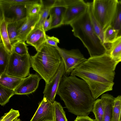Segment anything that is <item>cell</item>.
I'll list each match as a JSON object with an SVG mask.
<instances>
[{"label":"cell","mask_w":121,"mask_h":121,"mask_svg":"<svg viewBox=\"0 0 121 121\" xmlns=\"http://www.w3.org/2000/svg\"><path fill=\"white\" fill-rule=\"evenodd\" d=\"M118 63L105 52L90 57L71 72L87 83L95 100L104 93L112 90L115 70Z\"/></svg>","instance_id":"obj_1"},{"label":"cell","mask_w":121,"mask_h":121,"mask_svg":"<svg viewBox=\"0 0 121 121\" xmlns=\"http://www.w3.org/2000/svg\"><path fill=\"white\" fill-rule=\"evenodd\" d=\"M56 95L64 101L68 111L77 116H88L95 100L86 82L71 75L63 76Z\"/></svg>","instance_id":"obj_2"},{"label":"cell","mask_w":121,"mask_h":121,"mask_svg":"<svg viewBox=\"0 0 121 121\" xmlns=\"http://www.w3.org/2000/svg\"><path fill=\"white\" fill-rule=\"evenodd\" d=\"M70 25L73 35L79 39L92 57L106 52L104 46L96 35L92 26L88 9L86 11Z\"/></svg>","instance_id":"obj_3"},{"label":"cell","mask_w":121,"mask_h":121,"mask_svg":"<svg viewBox=\"0 0 121 121\" xmlns=\"http://www.w3.org/2000/svg\"><path fill=\"white\" fill-rule=\"evenodd\" d=\"M61 59L56 48L45 43L39 51L31 56V67L46 84L58 70Z\"/></svg>","instance_id":"obj_4"},{"label":"cell","mask_w":121,"mask_h":121,"mask_svg":"<svg viewBox=\"0 0 121 121\" xmlns=\"http://www.w3.org/2000/svg\"><path fill=\"white\" fill-rule=\"evenodd\" d=\"M118 0H94L92 11L94 17L104 30L111 25L115 16Z\"/></svg>","instance_id":"obj_5"},{"label":"cell","mask_w":121,"mask_h":121,"mask_svg":"<svg viewBox=\"0 0 121 121\" xmlns=\"http://www.w3.org/2000/svg\"><path fill=\"white\" fill-rule=\"evenodd\" d=\"M31 56L29 53L21 55L14 52L10 55L6 69L5 73L17 77L25 78L30 75L31 67Z\"/></svg>","instance_id":"obj_6"},{"label":"cell","mask_w":121,"mask_h":121,"mask_svg":"<svg viewBox=\"0 0 121 121\" xmlns=\"http://www.w3.org/2000/svg\"><path fill=\"white\" fill-rule=\"evenodd\" d=\"M56 48L64 63L65 74L71 73L74 69L87 59L78 49L68 50L60 48L58 46Z\"/></svg>","instance_id":"obj_7"},{"label":"cell","mask_w":121,"mask_h":121,"mask_svg":"<svg viewBox=\"0 0 121 121\" xmlns=\"http://www.w3.org/2000/svg\"><path fill=\"white\" fill-rule=\"evenodd\" d=\"M0 16L7 23L14 22L27 17L26 6L12 5L0 1Z\"/></svg>","instance_id":"obj_8"},{"label":"cell","mask_w":121,"mask_h":121,"mask_svg":"<svg viewBox=\"0 0 121 121\" xmlns=\"http://www.w3.org/2000/svg\"><path fill=\"white\" fill-rule=\"evenodd\" d=\"M88 7L87 2L82 0H77L66 7L63 17V25H70L84 14Z\"/></svg>","instance_id":"obj_9"},{"label":"cell","mask_w":121,"mask_h":121,"mask_svg":"<svg viewBox=\"0 0 121 121\" xmlns=\"http://www.w3.org/2000/svg\"><path fill=\"white\" fill-rule=\"evenodd\" d=\"M65 73L64 65L62 59L59 67L57 72L49 82L46 84L43 92V97L46 98L52 103L54 102L60 83L62 76Z\"/></svg>","instance_id":"obj_10"},{"label":"cell","mask_w":121,"mask_h":121,"mask_svg":"<svg viewBox=\"0 0 121 121\" xmlns=\"http://www.w3.org/2000/svg\"><path fill=\"white\" fill-rule=\"evenodd\" d=\"M53 103L43 97L39 103L38 108L30 121H54Z\"/></svg>","instance_id":"obj_11"},{"label":"cell","mask_w":121,"mask_h":121,"mask_svg":"<svg viewBox=\"0 0 121 121\" xmlns=\"http://www.w3.org/2000/svg\"><path fill=\"white\" fill-rule=\"evenodd\" d=\"M41 78L37 74H30L24 78L14 90L15 94L27 95L34 92L38 88Z\"/></svg>","instance_id":"obj_12"},{"label":"cell","mask_w":121,"mask_h":121,"mask_svg":"<svg viewBox=\"0 0 121 121\" xmlns=\"http://www.w3.org/2000/svg\"><path fill=\"white\" fill-rule=\"evenodd\" d=\"M46 35L43 26H36L28 36L26 41L27 43L34 47L38 52L45 43Z\"/></svg>","instance_id":"obj_13"},{"label":"cell","mask_w":121,"mask_h":121,"mask_svg":"<svg viewBox=\"0 0 121 121\" xmlns=\"http://www.w3.org/2000/svg\"><path fill=\"white\" fill-rule=\"evenodd\" d=\"M40 17V14L27 17L26 21L18 31V42H25L28 35L35 27Z\"/></svg>","instance_id":"obj_14"},{"label":"cell","mask_w":121,"mask_h":121,"mask_svg":"<svg viewBox=\"0 0 121 121\" xmlns=\"http://www.w3.org/2000/svg\"><path fill=\"white\" fill-rule=\"evenodd\" d=\"M27 17L14 22L7 23V29L10 43L13 47L18 42V31L26 21Z\"/></svg>","instance_id":"obj_15"},{"label":"cell","mask_w":121,"mask_h":121,"mask_svg":"<svg viewBox=\"0 0 121 121\" xmlns=\"http://www.w3.org/2000/svg\"><path fill=\"white\" fill-rule=\"evenodd\" d=\"M106 52L118 63L121 62V35L113 42L107 44Z\"/></svg>","instance_id":"obj_16"},{"label":"cell","mask_w":121,"mask_h":121,"mask_svg":"<svg viewBox=\"0 0 121 121\" xmlns=\"http://www.w3.org/2000/svg\"><path fill=\"white\" fill-rule=\"evenodd\" d=\"M0 39L8 53L10 55L13 52V47L9 39L7 29V23L3 17H0Z\"/></svg>","instance_id":"obj_17"},{"label":"cell","mask_w":121,"mask_h":121,"mask_svg":"<svg viewBox=\"0 0 121 121\" xmlns=\"http://www.w3.org/2000/svg\"><path fill=\"white\" fill-rule=\"evenodd\" d=\"M114 98L108 94H104L101 97L104 108L103 121H112V105Z\"/></svg>","instance_id":"obj_18"},{"label":"cell","mask_w":121,"mask_h":121,"mask_svg":"<svg viewBox=\"0 0 121 121\" xmlns=\"http://www.w3.org/2000/svg\"><path fill=\"white\" fill-rule=\"evenodd\" d=\"M24 79L9 75L4 73L0 74V84L14 90Z\"/></svg>","instance_id":"obj_19"},{"label":"cell","mask_w":121,"mask_h":121,"mask_svg":"<svg viewBox=\"0 0 121 121\" xmlns=\"http://www.w3.org/2000/svg\"><path fill=\"white\" fill-rule=\"evenodd\" d=\"M87 3L88 10L92 26L95 32L104 46V30L100 24L96 19L93 14L92 11V2H87Z\"/></svg>","instance_id":"obj_20"},{"label":"cell","mask_w":121,"mask_h":121,"mask_svg":"<svg viewBox=\"0 0 121 121\" xmlns=\"http://www.w3.org/2000/svg\"><path fill=\"white\" fill-rule=\"evenodd\" d=\"M10 56L5 50L2 41L0 40V74L5 72Z\"/></svg>","instance_id":"obj_21"},{"label":"cell","mask_w":121,"mask_h":121,"mask_svg":"<svg viewBox=\"0 0 121 121\" xmlns=\"http://www.w3.org/2000/svg\"><path fill=\"white\" fill-rule=\"evenodd\" d=\"M119 33L118 30L114 28L111 25L109 26L104 30V44L105 47L106 44H110L116 39Z\"/></svg>","instance_id":"obj_22"},{"label":"cell","mask_w":121,"mask_h":121,"mask_svg":"<svg viewBox=\"0 0 121 121\" xmlns=\"http://www.w3.org/2000/svg\"><path fill=\"white\" fill-rule=\"evenodd\" d=\"M92 112L95 116L96 121H103L104 108L101 98L97 99L95 100Z\"/></svg>","instance_id":"obj_23"},{"label":"cell","mask_w":121,"mask_h":121,"mask_svg":"<svg viewBox=\"0 0 121 121\" xmlns=\"http://www.w3.org/2000/svg\"><path fill=\"white\" fill-rule=\"evenodd\" d=\"M15 95L14 90L0 84V104L4 106L8 103L10 98Z\"/></svg>","instance_id":"obj_24"},{"label":"cell","mask_w":121,"mask_h":121,"mask_svg":"<svg viewBox=\"0 0 121 121\" xmlns=\"http://www.w3.org/2000/svg\"><path fill=\"white\" fill-rule=\"evenodd\" d=\"M54 110V121H67L65 112L60 103L55 101L53 103Z\"/></svg>","instance_id":"obj_25"},{"label":"cell","mask_w":121,"mask_h":121,"mask_svg":"<svg viewBox=\"0 0 121 121\" xmlns=\"http://www.w3.org/2000/svg\"><path fill=\"white\" fill-rule=\"evenodd\" d=\"M121 109V95L115 98L112 105V121H119Z\"/></svg>","instance_id":"obj_26"},{"label":"cell","mask_w":121,"mask_h":121,"mask_svg":"<svg viewBox=\"0 0 121 121\" xmlns=\"http://www.w3.org/2000/svg\"><path fill=\"white\" fill-rule=\"evenodd\" d=\"M43 7L42 0L26 6L27 17H33L39 14Z\"/></svg>","instance_id":"obj_27"},{"label":"cell","mask_w":121,"mask_h":121,"mask_svg":"<svg viewBox=\"0 0 121 121\" xmlns=\"http://www.w3.org/2000/svg\"><path fill=\"white\" fill-rule=\"evenodd\" d=\"M111 25L119 31V35H121V0L118 1L116 12Z\"/></svg>","instance_id":"obj_28"},{"label":"cell","mask_w":121,"mask_h":121,"mask_svg":"<svg viewBox=\"0 0 121 121\" xmlns=\"http://www.w3.org/2000/svg\"><path fill=\"white\" fill-rule=\"evenodd\" d=\"M40 0H0V1L13 5L26 6Z\"/></svg>","instance_id":"obj_29"},{"label":"cell","mask_w":121,"mask_h":121,"mask_svg":"<svg viewBox=\"0 0 121 121\" xmlns=\"http://www.w3.org/2000/svg\"><path fill=\"white\" fill-rule=\"evenodd\" d=\"M13 52L20 55H23L28 54V48L25 42H18L13 47Z\"/></svg>","instance_id":"obj_30"},{"label":"cell","mask_w":121,"mask_h":121,"mask_svg":"<svg viewBox=\"0 0 121 121\" xmlns=\"http://www.w3.org/2000/svg\"><path fill=\"white\" fill-rule=\"evenodd\" d=\"M20 116L18 110L11 108L0 118V121H13Z\"/></svg>","instance_id":"obj_31"},{"label":"cell","mask_w":121,"mask_h":121,"mask_svg":"<svg viewBox=\"0 0 121 121\" xmlns=\"http://www.w3.org/2000/svg\"><path fill=\"white\" fill-rule=\"evenodd\" d=\"M66 8L60 6H54L51 9L50 15L52 17H60L63 18Z\"/></svg>","instance_id":"obj_32"},{"label":"cell","mask_w":121,"mask_h":121,"mask_svg":"<svg viewBox=\"0 0 121 121\" xmlns=\"http://www.w3.org/2000/svg\"><path fill=\"white\" fill-rule=\"evenodd\" d=\"M51 9L42 8L39 14L40 17L36 26H43L44 21L47 20L49 15Z\"/></svg>","instance_id":"obj_33"},{"label":"cell","mask_w":121,"mask_h":121,"mask_svg":"<svg viewBox=\"0 0 121 121\" xmlns=\"http://www.w3.org/2000/svg\"><path fill=\"white\" fill-rule=\"evenodd\" d=\"M52 20L49 30L58 27L63 25V18L60 17H52Z\"/></svg>","instance_id":"obj_34"},{"label":"cell","mask_w":121,"mask_h":121,"mask_svg":"<svg viewBox=\"0 0 121 121\" xmlns=\"http://www.w3.org/2000/svg\"><path fill=\"white\" fill-rule=\"evenodd\" d=\"M59 43L60 40L57 38L46 35L45 43L47 44L56 48L58 46V44Z\"/></svg>","instance_id":"obj_35"},{"label":"cell","mask_w":121,"mask_h":121,"mask_svg":"<svg viewBox=\"0 0 121 121\" xmlns=\"http://www.w3.org/2000/svg\"><path fill=\"white\" fill-rule=\"evenodd\" d=\"M42 1L43 8L51 9L53 6L56 0H42Z\"/></svg>","instance_id":"obj_36"},{"label":"cell","mask_w":121,"mask_h":121,"mask_svg":"<svg viewBox=\"0 0 121 121\" xmlns=\"http://www.w3.org/2000/svg\"><path fill=\"white\" fill-rule=\"evenodd\" d=\"M52 20V17L50 15L49 18L46 20L44 22L43 26V30L45 32L49 30Z\"/></svg>","instance_id":"obj_37"},{"label":"cell","mask_w":121,"mask_h":121,"mask_svg":"<svg viewBox=\"0 0 121 121\" xmlns=\"http://www.w3.org/2000/svg\"><path fill=\"white\" fill-rule=\"evenodd\" d=\"M74 121H96L95 119H93L88 116H77Z\"/></svg>","instance_id":"obj_38"},{"label":"cell","mask_w":121,"mask_h":121,"mask_svg":"<svg viewBox=\"0 0 121 121\" xmlns=\"http://www.w3.org/2000/svg\"><path fill=\"white\" fill-rule=\"evenodd\" d=\"M21 120L19 118H17L15 119L14 121H20Z\"/></svg>","instance_id":"obj_39"},{"label":"cell","mask_w":121,"mask_h":121,"mask_svg":"<svg viewBox=\"0 0 121 121\" xmlns=\"http://www.w3.org/2000/svg\"><path fill=\"white\" fill-rule=\"evenodd\" d=\"M119 121H121V109L120 112Z\"/></svg>","instance_id":"obj_40"},{"label":"cell","mask_w":121,"mask_h":121,"mask_svg":"<svg viewBox=\"0 0 121 121\" xmlns=\"http://www.w3.org/2000/svg\"><path fill=\"white\" fill-rule=\"evenodd\" d=\"M20 121H21V120Z\"/></svg>","instance_id":"obj_41"}]
</instances>
